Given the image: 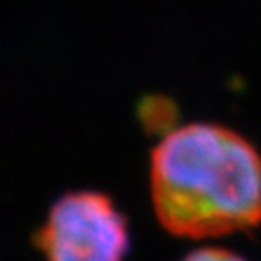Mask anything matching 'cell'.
<instances>
[{
    "instance_id": "2",
    "label": "cell",
    "mask_w": 261,
    "mask_h": 261,
    "mask_svg": "<svg viewBox=\"0 0 261 261\" xmlns=\"http://www.w3.org/2000/svg\"><path fill=\"white\" fill-rule=\"evenodd\" d=\"M31 240L45 261H126L132 248L126 215L95 190L58 197Z\"/></svg>"
},
{
    "instance_id": "1",
    "label": "cell",
    "mask_w": 261,
    "mask_h": 261,
    "mask_svg": "<svg viewBox=\"0 0 261 261\" xmlns=\"http://www.w3.org/2000/svg\"><path fill=\"white\" fill-rule=\"evenodd\" d=\"M151 197L159 223L180 238L253 230L261 223V159L224 126L188 124L151 153Z\"/></svg>"
},
{
    "instance_id": "3",
    "label": "cell",
    "mask_w": 261,
    "mask_h": 261,
    "mask_svg": "<svg viewBox=\"0 0 261 261\" xmlns=\"http://www.w3.org/2000/svg\"><path fill=\"white\" fill-rule=\"evenodd\" d=\"M182 261H248L240 253L224 248H199L190 252Z\"/></svg>"
}]
</instances>
